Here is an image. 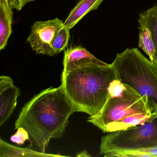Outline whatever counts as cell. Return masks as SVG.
Listing matches in <instances>:
<instances>
[{"label": "cell", "instance_id": "9", "mask_svg": "<svg viewBox=\"0 0 157 157\" xmlns=\"http://www.w3.org/2000/svg\"><path fill=\"white\" fill-rule=\"evenodd\" d=\"M13 10L9 0H0V50L5 48L12 33Z\"/></svg>", "mask_w": 157, "mask_h": 157}, {"label": "cell", "instance_id": "13", "mask_svg": "<svg viewBox=\"0 0 157 157\" xmlns=\"http://www.w3.org/2000/svg\"><path fill=\"white\" fill-rule=\"evenodd\" d=\"M142 13L145 24L151 32L156 51L154 65L157 67V5H154Z\"/></svg>", "mask_w": 157, "mask_h": 157}, {"label": "cell", "instance_id": "6", "mask_svg": "<svg viewBox=\"0 0 157 157\" xmlns=\"http://www.w3.org/2000/svg\"><path fill=\"white\" fill-rule=\"evenodd\" d=\"M64 26V22L57 18L46 21L35 22L31 27L26 42L36 54L53 56L56 54L51 47V42Z\"/></svg>", "mask_w": 157, "mask_h": 157}, {"label": "cell", "instance_id": "18", "mask_svg": "<svg viewBox=\"0 0 157 157\" xmlns=\"http://www.w3.org/2000/svg\"><path fill=\"white\" fill-rule=\"evenodd\" d=\"M77 157H91L90 155L89 154V153L87 152V151L86 150H85L82 151H81L79 153H78L77 155Z\"/></svg>", "mask_w": 157, "mask_h": 157}, {"label": "cell", "instance_id": "14", "mask_svg": "<svg viewBox=\"0 0 157 157\" xmlns=\"http://www.w3.org/2000/svg\"><path fill=\"white\" fill-rule=\"evenodd\" d=\"M70 30L64 26L53 38L51 46L56 55L62 52L67 46L70 37Z\"/></svg>", "mask_w": 157, "mask_h": 157}, {"label": "cell", "instance_id": "15", "mask_svg": "<svg viewBox=\"0 0 157 157\" xmlns=\"http://www.w3.org/2000/svg\"><path fill=\"white\" fill-rule=\"evenodd\" d=\"M29 139V133L22 127L19 128L16 133L10 137V140L12 142L18 145H23L26 140Z\"/></svg>", "mask_w": 157, "mask_h": 157}, {"label": "cell", "instance_id": "5", "mask_svg": "<svg viewBox=\"0 0 157 157\" xmlns=\"http://www.w3.org/2000/svg\"><path fill=\"white\" fill-rule=\"evenodd\" d=\"M157 147V115L144 123L102 137L100 155Z\"/></svg>", "mask_w": 157, "mask_h": 157}, {"label": "cell", "instance_id": "11", "mask_svg": "<svg viewBox=\"0 0 157 157\" xmlns=\"http://www.w3.org/2000/svg\"><path fill=\"white\" fill-rule=\"evenodd\" d=\"M65 157L62 155L47 154L42 151H36L31 146L21 148L13 146L0 138V157Z\"/></svg>", "mask_w": 157, "mask_h": 157}, {"label": "cell", "instance_id": "3", "mask_svg": "<svg viewBox=\"0 0 157 157\" xmlns=\"http://www.w3.org/2000/svg\"><path fill=\"white\" fill-rule=\"evenodd\" d=\"M122 94L108 95L99 113L90 116L92 123L104 133L125 130L144 123L153 116L144 98L128 85Z\"/></svg>", "mask_w": 157, "mask_h": 157}, {"label": "cell", "instance_id": "7", "mask_svg": "<svg viewBox=\"0 0 157 157\" xmlns=\"http://www.w3.org/2000/svg\"><path fill=\"white\" fill-rule=\"evenodd\" d=\"M21 90L10 77H0V126L7 122L16 108Z\"/></svg>", "mask_w": 157, "mask_h": 157}, {"label": "cell", "instance_id": "4", "mask_svg": "<svg viewBox=\"0 0 157 157\" xmlns=\"http://www.w3.org/2000/svg\"><path fill=\"white\" fill-rule=\"evenodd\" d=\"M117 79L142 96L153 115H157V67L137 48L117 54L112 63Z\"/></svg>", "mask_w": 157, "mask_h": 157}, {"label": "cell", "instance_id": "16", "mask_svg": "<svg viewBox=\"0 0 157 157\" xmlns=\"http://www.w3.org/2000/svg\"><path fill=\"white\" fill-rule=\"evenodd\" d=\"M9 1L13 9H15L17 11H21L18 0H9Z\"/></svg>", "mask_w": 157, "mask_h": 157}, {"label": "cell", "instance_id": "17", "mask_svg": "<svg viewBox=\"0 0 157 157\" xmlns=\"http://www.w3.org/2000/svg\"><path fill=\"white\" fill-rule=\"evenodd\" d=\"M18 1H19V4H20V10H21L27 3L32 2L35 1V0H18Z\"/></svg>", "mask_w": 157, "mask_h": 157}, {"label": "cell", "instance_id": "1", "mask_svg": "<svg viewBox=\"0 0 157 157\" xmlns=\"http://www.w3.org/2000/svg\"><path fill=\"white\" fill-rule=\"evenodd\" d=\"M75 111L61 85L50 87L36 95L23 107L15 123V129L24 128L32 143L42 152L50 140L62 136L70 117Z\"/></svg>", "mask_w": 157, "mask_h": 157}, {"label": "cell", "instance_id": "8", "mask_svg": "<svg viewBox=\"0 0 157 157\" xmlns=\"http://www.w3.org/2000/svg\"><path fill=\"white\" fill-rule=\"evenodd\" d=\"M108 65L96 58L81 46L68 48L64 53L63 71H73L95 65Z\"/></svg>", "mask_w": 157, "mask_h": 157}, {"label": "cell", "instance_id": "12", "mask_svg": "<svg viewBox=\"0 0 157 157\" xmlns=\"http://www.w3.org/2000/svg\"><path fill=\"white\" fill-rule=\"evenodd\" d=\"M138 22L139 23V47L148 56L151 61L154 64L156 55L155 46L151 37V32L145 24L142 13L140 14Z\"/></svg>", "mask_w": 157, "mask_h": 157}, {"label": "cell", "instance_id": "10", "mask_svg": "<svg viewBox=\"0 0 157 157\" xmlns=\"http://www.w3.org/2000/svg\"><path fill=\"white\" fill-rule=\"evenodd\" d=\"M103 1L80 0L70 13L67 20L64 22V26L71 30L87 13L97 10Z\"/></svg>", "mask_w": 157, "mask_h": 157}, {"label": "cell", "instance_id": "2", "mask_svg": "<svg viewBox=\"0 0 157 157\" xmlns=\"http://www.w3.org/2000/svg\"><path fill=\"white\" fill-rule=\"evenodd\" d=\"M117 79L113 65H95L73 71H62L61 86L75 111L94 116L108 96L110 83Z\"/></svg>", "mask_w": 157, "mask_h": 157}]
</instances>
